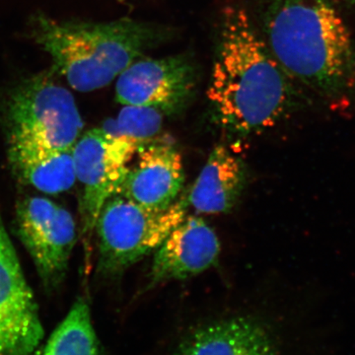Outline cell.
<instances>
[{
  "instance_id": "6da1fadb",
  "label": "cell",
  "mask_w": 355,
  "mask_h": 355,
  "mask_svg": "<svg viewBox=\"0 0 355 355\" xmlns=\"http://www.w3.org/2000/svg\"><path fill=\"white\" fill-rule=\"evenodd\" d=\"M306 93L273 57L247 9L226 7L207 90L217 127L234 137L260 133L309 103Z\"/></svg>"
},
{
  "instance_id": "7a4b0ae2",
  "label": "cell",
  "mask_w": 355,
  "mask_h": 355,
  "mask_svg": "<svg viewBox=\"0 0 355 355\" xmlns=\"http://www.w3.org/2000/svg\"><path fill=\"white\" fill-rule=\"evenodd\" d=\"M258 19L270 53L306 92L355 101V40L333 0H260Z\"/></svg>"
},
{
  "instance_id": "3957f363",
  "label": "cell",
  "mask_w": 355,
  "mask_h": 355,
  "mask_svg": "<svg viewBox=\"0 0 355 355\" xmlns=\"http://www.w3.org/2000/svg\"><path fill=\"white\" fill-rule=\"evenodd\" d=\"M24 32L49 55L50 69L83 93L106 87L171 35L165 26L128 18L108 22L60 19L43 11L28 17Z\"/></svg>"
},
{
  "instance_id": "277c9868",
  "label": "cell",
  "mask_w": 355,
  "mask_h": 355,
  "mask_svg": "<svg viewBox=\"0 0 355 355\" xmlns=\"http://www.w3.org/2000/svg\"><path fill=\"white\" fill-rule=\"evenodd\" d=\"M49 67L0 81V125L7 141L73 149L84 123L76 99Z\"/></svg>"
},
{
  "instance_id": "5b68a950",
  "label": "cell",
  "mask_w": 355,
  "mask_h": 355,
  "mask_svg": "<svg viewBox=\"0 0 355 355\" xmlns=\"http://www.w3.org/2000/svg\"><path fill=\"white\" fill-rule=\"evenodd\" d=\"M187 196L169 209H144L116 193L107 200L96 223L98 272L105 277L119 275L155 252L168 235L186 218Z\"/></svg>"
},
{
  "instance_id": "8992f818",
  "label": "cell",
  "mask_w": 355,
  "mask_h": 355,
  "mask_svg": "<svg viewBox=\"0 0 355 355\" xmlns=\"http://www.w3.org/2000/svg\"><path fill=\"white\" fill-rule=\"evenodd\" d=\"M14 229L46 291L62 286L77 241L74 217L50 198L29 197L16 205Z\"/></svg>"
},
{
  "instance_id": "52a82bcc",
  "label": "cell",
  "mask_w": 355,
  "mask_h": 355,
  "mask_svg": "<svg viewBox=\"0 0 355 355\" xmlns=\"http://www.w3.org/2000/svg\"><path fill=\"white\" fill-rule=\"evenodd\" d=\"M139 142L114 137L102 128L81 135L73 147L76 181L83 186L81 237L87 243L105 203L116 195Z\"/></svg>"
},
{
  "instance_id": "ba28073f",
  "label": "cell",
  "mask_w": 355,
  "mask_h": 355,
  "mask_svg": "<svg viewBox=\"0 0 355 355\" xmlns=\"http://www.w3.org/2000/svg\"><path fill=\"white\" fill-rule=\"evenodd\" d=\"M197 64L188 55L139 58L116 79V101L150 107L172 116L181 113L195 95Z\"/></svg>"
},
{
  "instance_id": "9c48e42d",
  "label": "cell",
  "mask_w": 355,
  "mask_h": 355,
  "mask_svg": "<svg viewBox=\"0 0 355 355\" xmlns=\"http://www.w3.org/2000/svg\"><path fill=\"white\" fill-rule=\"evenodd\" d=\"M44 335L36 298L0 209V355H34Z\"/></svg>"
},
{
  "instance_id": "30bf717a",
  "label": "cell",
  "mask_w": 355,
  "mask_h": 355,
  "mask_svg": "<svg viewBox=\"0 0 355 355\" xmlns=\"http://www.w3.org/2000/svg\"><path fill=\"white\" fill-rule=\"evenodd\" d=\"M184 183L183 158L166 140L140 144L135 164L128 165L119 195L146 209L165 210L176 202Z\"/></svg>"
},
{
  "instance_id": "8fae6325",
  "label": "cell",
  "mask_w": 355,
  "mask_h": 355,
  "mask_svg": "<svg viewBox=\"0 0 355 355\" xmlns=\"http://www.w3.org/2000/svg\"><path fill=\"white\" fill-rule=\"evenodd\" d=\"M272 324L250 315L219 318L187 331L172 355H280Z\"/></svg>"
},
{
  "instance_id": "7c38bea8",
  "label": "cell",
  "mask_w": 355,
  "mask_h": 355,
  "mask_svg": "<svg viewBox=\"0 0 355 355\" xmlns=\"http://www.w3.org/2000/svg\"><path fill=\"white\" fill-rule=\"evenodd\" d=\"M220 254V242L202 217L186 216L155 250L149 288L200 275L214 266Z\"/></svg>"
},
{
  "instance_id": "4fadbf2b",
  "label": "cell",
  "mask_w": 355,
  "mask_h": 355,
  "mask_svg": "<svg viewBox=\"0 0 355 355\" xmlns=\"http://www.w3.org/2000/svg\"><path fill=\"white\" fill-rule=\"evenodd\" d=\"M246 181L244 161L228 147L217 146L187 195L189 207L198 214H227L241 198Z\"/></svg>"
},
{
  "instance_id": "5bb4252c",
  "label": "cell",
  "mask_w": 355,
  "mask_h": 355,
  "mask_svg": "<svg viewBox=\"0 0 355 355\" xmlns=\"http://www.w3.org/2000/svg\"><path fill=\"white\" fill-rule=\"evenodd\" d=\"M7 154L9 165L17 179L46 195L65 193L76 183L73 149L60 150L7 141Z\"/></svg>"
},
{
  "instance_id": "9a60e30c",
  "label": "cell",
  "mask_w": 355,
  "mask_h": 355,
  "mask_svg": "<svg viewBox=\"0 0 355 355\" xmlns=\"http://www.w3.org/2000/svg\"><path fill=\"white\" fill-rule=\"evenodd\" d=\"M34 355H108L95 330L85 298L79 296L74 301L48 342Z\"/></svg>"
},
{
  "instance_id": "2e32d148",
  "label": "cell",
  "mask_w": 355,
  "mask_h": 355,
  "mask_svg": "<svg viewBox=\"0 0 355 355\" xmlns=\"http://www.w3.org/2000/svg\"><path fill=\"white\" fill-rule=\"evenodd\" d=\"M165 114L150 107L125 105L116 119L105 121L103 130L114 137H128L139 144L158 135Z\"/></svg>"
},
{
  "instance_id": "e0dca14e",
  "label": "cell",
  "mask_w": 355,
  "mask_h": 355,
  "mask_svg": "<svg viewBox=\"0 0 355 355\" xmlns=\"http://www.w3.org/2000/svg\"><path fill=\"white\" fill-rule=\"evenodd\" d=\"M343 3L347 4L349 6H355V0H340Z\"/></svg>"
}]
</instances>
